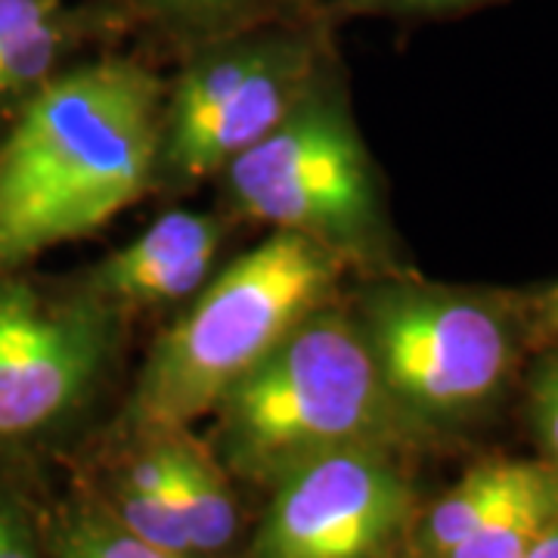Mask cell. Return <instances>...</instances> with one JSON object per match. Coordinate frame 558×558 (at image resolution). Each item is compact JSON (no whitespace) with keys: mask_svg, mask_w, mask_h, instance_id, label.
Segmentation results:
<instances>
[{"mask_svg":"<svg viewBox=\"0 0 558 558\" xmlns=\"http://www.w3.org/2000/svg\"><path fill=\"white\" fill-rule=\"evenodd\" d=\"M161 84L128 57L72 62L0 128V267L84 240L156 186Z\"/></svg>","mask_w":558,"mask_h":558,"instance_id":"cell-1","label":"cell"},{"mask_svg":"<svg viewBox=\"0 0 558 558\" xmlns=\"http://www.w3.org/2000/svg\"><path fill=\"white\" fill-rule=\"evenodd\" d=\"M208 418V447L230 478L267 490L304 462L339 450H395L410 428L354 314L329 304L301 319Z\"/></svg>","mask_w":558,"mask_h":558,"instance_id":"cell-2","label":"cell"},{"mask_svg":"<svg viewBox=\"0 0 558 558\" xmlns=\"http://www.w3.org/2000/svg\"><path fill=\"white\" fill-rule=\"evenodd\" d=\"M348 260L301 233L274 230L211 274L149 357L131 395L134 432L193 428L301 319L326 307Z\"/></svg>","mask_w":558,"mask_h":558,"instance_id":"cell-3","label":"cell"},{"mask_svg":"<svg viewBox=\"0 0 558 558\" xmlns=\"http://www.w3.org/2000/svg\"><path fill=\"white\" fill-rule=\"evenodd\" d=\"M242 218L301 233L339 258H379V174L329 75L218 174Z\"/></svg>","mask_w":558,"mask_h":558,"instance_id":"cell-4","label":"cell"},{"mask_svg":"<svg viewBox=\"0 0 558 558\" xmlns=\"http://www.w3.org/2000/svg\"><path fill=\"white\" fill-rule=\"evenodd\" d=\"M121 314L84 282L0 267V462L32 469L90 410L119 351Z\"/></svg>","mask_w":558,"mask_h":558,"instance_id":"cell-5","label":"cell"},{"mask_svg":"<svg viewBox=\"0 0 558 558\" xmlns=\"http://www.w3.org/2000/svg\"><path fill=\"white\" fill-rule=\"evenodd\" d=\"M354 319L410 425L481 410L515 360V332L497 304L450 289L385 282L363 299Z\"/></svg>","mask_w":558,"mask_h":558,"instance_id":"cell-6","label":"cell"},{"mask_svg":"<svg viewBox=\"0 0 558 558\" xmlns=\"http://www.w3.org/2000/svg\"><path fill=\"white\" fill-rule=\"evenodd\" d=\"M410 515L413 490L388 447L339 450L270 487L248 558H381Z\"/></svg>","mask_w":558,"mask_h":558,"instance_id":"cell-7","label":"cell"},{"mask_svg":"<svg viewBox=\"0 0 558 558\" xmlns=\"http://www.w3.org/2000/svg\"><path fill=\"white\" fill-rule=\"evenodd\" d=\"M326 75V47L317 28L304 25V20L274 25L258 65L218 112L186 137L161 143L156 186L168 183L186 190L218 178L240 153L270 134Z\"/></svg>","mask_w":558,"mask_h":558,"instance_id":"cell-8","label":"cell"},{"mask_svg":"<svg viewBox=\"0 0 558 558\" xmlns=\"http://www.w3.org/2000/svg\"><path fill=\"white\" fill-rule=\"evenodd\" d=\"M223 223L205 211H165L137 240L84 274V286L121 317L193 299L218 270Z\"/></svg>","mask_w":558,"mask_h":558,"instance_id":"cell-9","label":"cell"},{"mask_svg":"<svg viewBox=\"0 0 558 558\" xmlns=\"http://www.w3.org/2000/svg\"><path fill=\"white\" fill-rule=\"evenodd\" d=\"M156 435L165 457L171 502L186 527L193 556H220L240 537V499L233 494L230 472L211 453L208 440H199L190 428Z\"/></svg>","mask_w":558,"mask_h":558,"instance_id":"cell-10","label":"cell"},{"mask_svg":"<svg viewBox=\"0 0 558 558\" xmlns=\"http://www.w3.org/2000/svg\"><path fill=\"white\" fill-rule=\"evenodd\" d=\"M109 25H121L112 10L94 13L65 3L60 13L3 35L0 38V128L47 81L57 78L65 65H72L81 47Z\"/></svg>","mask_w":558,"mask_h":558,"instance_id":"cell-11","label":"cell"},{"mask_svg":"<svg viewBox=\"0 0 558 558\" xmlns=\"http://www.w3.org/2000/svg\"><path fill=\"white\" fill-rule=\"evenodd\" d=\"M549 462H484L472 469L416 521L413 543L418 558H438L472 537L487 521L497 519L506 506L534 490L549 475Z\"/></svg>","mask_w":558,"mask_h":558,"instance_id":"cell-12","label":"cell"},{"mask_svg":"<svg viewBox=\"0 0 558 558\" xmlns=\"http://www.w3.org/2000/svg\"><path fill=\"white\" fill-rule=\"evenodd\" d=\"M137 447L128 450L109 475L102 512L121 524L128 534H134L161 553L196 558L186 537V527L171 502L159 435L137 432Z\"/></svg>","mask_w":558,"mask_h":558,"instance_id":"cell-13","label":"cell"},{"mask_svg":"<svg viewBox=\"0 0 558 558\" xmlns=\"http://www.w3.org/2000/svg\"><path fill=\"white\" fill-rule=\"evenodd\" d=\"M323 0H106L121 22L153 25L190 47L240 32L301 22Z\"/></svg>","mask_w":558,"mask_h":558,"instance_id":"cell-14","label":"cell"},{"mask_svg":"<svg viewBox=\"0 0 558 558\" xmlns=\"http://www.w3.org/2000/svg\"><path fill=\"white\" fill-rule=\"evenodd\" d=\"M558 524V469L438 558H524Z\"/></svg>","mask_w":558,"mask_h":558,"instance_id":"cell-15","label":"cell"},{"mask_svg":"<svg viewBox=\"0 0 558 558\" xmlns=\"http://www.w3.org/2000/svg\"><path fill=\"white\" fill-rule=\"evenodd\" d=\"M53 558H180L128 534L100 506H78L50 519Z\"/></svg>","mask_w":558,"mask_h":558,"instance_id":"cell-16","label":"cell"},{"mask_svg":"<svg viewBox=\"0 0 558 558\" xmlns=\"http://www.w3.org/2000/svg\"><path fill=\"white\" fill-rule=\"evenodd\" d=\"M0 558H53L50 515L32 490V469L0 462Z\"/></svg>","mask_w":558,"mask_h":558,"instance_id":"cell-17","label":"cell"},{"mask_svg":"<svg viewBox=\"0 0 558 558\" xmlns=\"http://www.w3.org/2000/svg\"><path fill=\"white\" fill-rule=\"evenodd\" d=\"M531 410H534V428L549 457V465L558 469V357L539 369L534 395H531Z\"/></svg>","mask_w":558,"mask_h":558,"instance_id":"cell-18","label":"cell"},{"mask_svg":"<svg viewBox=\"0 0 558 558\" xmlns=\"http://www.w3.org/2000/svg\"><path fill=\"white\" fill-rule=\"evenodd\" d=\"M65 0H0V38L60 13Z\"/></svg>","mask_w":558,"mask_h":558,"instance_id":"cell-19","label":"cell"},{"mask_svg":"<svg viewBox=\"0 0 558 558\" xmlns=\"http://www.w3.org/2000/svg\"><path fill=\"white\" fill-rule=\"evenodd\" d=\"M537 323L546 336L558 339V282L537 301Z\"/></svg>","mask_w":558,"mask_h":558,"instance_id":"cell-20","label":"cell"},{"mask_svg":"<svg viewBox=\"0 0 558 558\" xmlns=\"http://www.w3.org/2000/svg\"><path fill=\"white\" fill-rule=\"evenodd\" d=\"M376 7H391V10H450L462 3H475V0H369Z\"/></svg>","mask_w":558,"mask_h":558,"instance_id":"cell-21","label":"cell"},{"mask_svg":"<svg viewBox=\"0 0 558 558\" xmlns=\"http://www.w3.org/2000/svg\"><path fill=\"white\" fill-rule=\"evenodd\" d=\"M524 558H558V524H553L549 534L539 539L537 546H534Z\"/></svg>","mask_w":558,"mask_h":558,"instance_id":"cell-22","label":"cell"}]
</instances>
